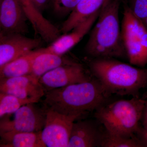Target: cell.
Returning <instances> with one entry per match:
<instances>
[{
    "instance_id": "1",
    "label": "cell",
    "mask_w": 147,
    "mask_h": 147,
    "mask_svg": "<svg viewBox=\"0 0 147 147\" xmlns=\"http://www.w3.org/2000/svg\"><path fill=\"white\" fill-rule=\"evenodd\" d=\"M111 94L96 78L46 92L43 103L67 115L82 116L106 104Z\"/></svg>"
},
{
    "instance_id": "2",
    "label": "cell",
    "mask_w": 147,
    "mask_h": 147,
    "mask_svg": "<svg viewBox=\"0 0 147 147\" xmlns=\"http://www.w3.org/2000/svg\"><path fill=\"white\" fill-rule=\"evenodd\" d=\"M121 0H110L100 10L85 47L92 58L122 59L127 57L119 19Z\"/></svg>"
},
{
    "instance_id": "3",
    "label": "cell",
    "mask_w": 147,
    "mask_h": 147,
    "mask_svg": "<svg viewBox=\"0 0 147 147\" xmlns=\"http://www.w3.org/2000/svg\"><path fill=\"white\" fill-rule=\"evenodd\" d=\"M90 70L110 94L137 96L147 87V69L139 68L114 58H92Z\"/></svg>"
},
{
    "instance_id": "4",
    "label": "cell",
    "mask_w": 147,
    "mask_h": 147,
    "mask_svg": "<svg viewBox=\"0 0 147 147\" xmlns=\"http://www.w3.org/2000/svg\"><path fill=\"white\" fill-rule=\"evenodd\" d=\"M146 102L135 96L107 103L96 110L94 117L107 131L128 138L135 137Z\"/></svg>"
},
{
    "instance_id": "5",
    "label": "cell",
    "mask_w": 147,
    "mask_h": 147,
    "mask_svg": "<svg viewBox=\"0 0 147 147\" xmlns=\"http://www.w3.org/2000/svg\"><path fill=\"white\" fill-rule=\"evenodd\" d=\"M121 31L130 64L143 67L147 64V30L124 3Z\"/></svg>"
},
{
    "instance_id": "6",
    "label": "cell",
    "mask_w": 147,
    "mask_h": 147,
    "mask_svg": "<svg viewBox=\"0 0 147 147\" xmlns=\"http://www.w3.org/2000/svg\"><path fill=\"white\" fill-rule=\"evenodd\" d=\"M45 108L46 120L41 132L44 144L48 147H67L73 123L81 116L65 115Z\"/></svg>"
},
{
    "instance_id": "7",
    "label": "cell",
    "mask_w": 147,
    "mask_h": 147,
    "mask_svg": "<svg viewBox=\"0 0 147 147\" xmlns=\"http://www.w3.org/2000/svg\"><path fill=\"white\" fill-rule=\"evenodd\" d=\"M35 103L22 106L13 113L12 119L7 116L1 118L0 132L9 131L38 132L45 126L46 109L38 107Z\"/></svg>"
},
{
    "instance_id": "8",
    "label": "cell",
    "mask_w": 147,
    "mask_h": 147,
    "mask_svg": "<svg viewBox=\"0 0 147 147\" xmlns=\"http://www.w3.org/2000/svg\"><path fill=\"white\" fill-rule=\"evenodd\" d=\"M91 77L81 64L73 62L56 67L42 75L40 83L47 91L71 84L88 82Z\"/></svg>"
},
{
    "instance_id": "9",
    "label": "cell",
    "mask_w": 147,
    "mask_h": 147,
    "mask_svg": "<svg viewBox=\"0 0 147 147\" xmlns=\"http://www.w3.org/2000/svg\"><path fill=\"white\" fill-rule=\"evenodd\" d=\"M42 39L27 37L21 34L0 32V68L39 47Z\"/></svg>"
},
{
    "instance_id": "10",
    "label": "cell",
    "mask_w": 147,
    "mask_h": 147,
    "mask_svg": "<svg viewBox=\"0 0 147 147\" xmlns=\"http://www.w3.org/2000/svg\"><path fill=\"white\" fill-rule=\"evenodd\" d=\"M39 80L32 74L1 79L0 92L23 99H33L38 102L45 94Z\"/></svg>"
},
{
    "instance_id": "11",
    "label": "cell",
    "mask_w": 147,
    "mask_h": 147,
    "mask_svg": "<svg viewBox=\"0 0 147 147\" xmlns=\"http://www.w3.org/2000/svg\"><path fill=\"white\" fill-rule=\"evenodd\" d=\"M28 21L18 0H0V29L4 34H26Z\"/></svg>"
},
{
    "instance_id": "12",
    "label": "cell",
    "mask_w": 147,
    "mask_h": 147,
    "mask_svg": "<svg viewBox=\"0 0 147 147\" xmlns=\"http://www.w3.org/2000/svg\"><path fill=\"white\" fill-rule=\"evenodd\" d=\"M100 10L82 21L70 32L60 36L49 46L41 49L45 52L61 56L65 54L78 44L89 32L98 18Z\"/></svg>"
},
{
    "instance_id": "13",
    "label": "cell",
    "mask_w": 147,
    "mask_h": 147,
    "mask_svg": "<svg viewBox=\"0 0 147 147\" xmlns=\"http://www.w3.org/2000/svg\"><path fill=\"white\" fill-rule=\"evenodd\" d=\"M104 131L94 121H75L67 147H101Z\"/></svg>"
},
{
    "instance_id": "14",
    "label": "cell",
    "mask_w": 147,
    "mask_h": 147,
    "mask_svg": "<svg viewBox=\"0 0 147 147\" xmlns=\"http://www.w3.org/2000/svg\"><path fill=\"white\" fill-rule=\"evenodd\" d=\"M110 0H80L63 24L61 32L71 31L78 24L94 13L99 11Z\"/></svg>"
},
{
    "instance_id": "15",
    "label": "cell",
    "mask_w": 147,
    "mask_h": 147,
    "mask_svg": "<svg viewBox=\"0 0 147 147\" xmlns=\"http://www.w3.org/2000/svg\"><path fill=\"white\" fill-rule=\"evenodd\" d=\"M41 131L0 132L1 147H46L41 137Z\"/></svg>"
},
{
    "instance_id": "16",
    "label": "cell",
    "mask_w": 147,
    "mask_h": 147,
    "mask_svg": "<svg viewBox=\"0 0 147 147\" xmlns=\"http://www.w3.org/2000/svg\"><path fill=\"white\" fill-rule=\"evenodd\" d=\"M39 53V49L32 50L4 65L0 68V79L31 74L33 62Z\"/></svg>"
},
{
    "instance_id": "17",
    "label": "cell",
    "mask_w": 147,
    "mask_h": 147,
    "mask_svg": "<svg viewBox=\"0 0 147 147\" xmlns=\"http://www.w3.org/2000/svg\"><path fill=\"white\" fill-rule=\"evenodd\" d=\"M39 50V54L33 62L31 74L38 79L56 67L74 62L64 59L62 56L45 52L41 48Z\"/></svg>"
},
{
    "instance_id": "18",
    "label": "cell",
    "mask_w": 147,
    "mask_h": 147,
    "mask_svg": "<svg viewBox=\"0 0 147 147\" xmlns=\"http://www.w3.org/2000/svg\"><path fill=\"white\" fill-rule=\"evenodd\" d=\"M33 99H23L8 94L0 92V117L13 114L23 105L36 103Z\"/></svg>"
},
{
    "instance_id": "19",
    "label": "cell",
    "mask_w": 147,
    "mask_h": 147,
    "mask_svg": "<svg viewBox=\"0 0 147 147\" xmlns=\"http://www.w3.org/2000/svg\"><path fill=\"white\" fill-rule=\"evenodd\" d=\"M101 147H141V143L136 136L128 138L113 134L104 129Z\"/></svg>"
},
{
    "instance_id": "20",
    "label": "cell",
    "mask_w": 147,
    "mask_h": 147,
    "mask_svg": "<svg viewBox=\"0 0 147 147\" xmlns=\"http://www.w3.org/2000/svg\"><path fill=\"white\" fill-rule=\"evenodd\" d=\"M124 3L147 30V0H126Z\"/></svg>"
},
{
    "instance_id": "21",
    "label": "cell",
    "mask_w": 147,
    "mask_h": 147,
    "mask_svg": "<svg viewBox=\"0 0 147 147\" xmlns=\"http://www.w3.org/2000/svg\"><path fill=\"white\" fill-rule=\"evenodd\" d=\"M80 0H53L54 11L60 15L70 13Z\"/></svg>"
},
{
    "instance_id": "22",
    "label": "cell",
    "mask_w": 147,
    "mask_h": 147,
    "mask_svg": "<svg viewBox=\"0 0 147 147\" xmlns=\"http://www.w3.org/2000/svg\"><path fill=\"white\" fill-rule=\"evenodd\" d=\"M135 135L141 143L142 147H147V129L140 126Z\"/></svg>"
},
{
    "instance_id": "23",
    "label": "cell",
    "mask_w": 147,
    "mask_h": 147,
    "mask_svg": "<svg viewBox=\"0 0 147 147\" xmlns=\"http://www.w3.org/2000/svg\"><path fill=\"white\" fill-rule=\"evenodd\" d=\"M34 5L40 11L47 8L49 4L53 2V0H30Z\"/></svg>"
},
{
    "instance_id": "24",
    "label": "cell",
    "mask_w": 147,
    "mask_h": 147,
    "mask_svg": "<svg viewBox=\"0 0 147 147\" xmlns=\"http://www.w3.org/2000/svg\"><path fill=\"white\" fill-rule=\"evenodd\" d=\"M141 121L143 127L147 130V100H146Z\"/></svg>"
}]
</instances>
